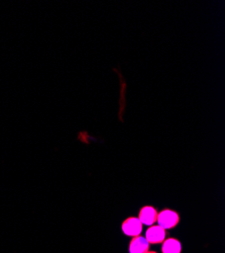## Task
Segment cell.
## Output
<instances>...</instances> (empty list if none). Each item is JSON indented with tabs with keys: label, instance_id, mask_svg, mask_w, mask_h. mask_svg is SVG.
<instances>
[{
	"label": "cell",
	"instance_id": "obj_3",
	"mask_svg": "<svg viewBox=\"0 0 225 253\" xmlns=\"http://www.w3.org/2000/svg\"><path fill=\"white\" fill-rule=\"evenodd\" d=\"M166 230L159 225L151 226L147 232L145 238L150 244H161L166 239Z\"/></svg>",
	"mask_w": 225,
	"mask_h": 253
},
{
	"label": "cell",
	"instance_id": "obj_5",
	"mask_svg": "<svg viewBox=\"0 0 225 253\" xmlns=\"http://www.w3.org/2000/svg\"><path fill=\"white\" fill-rule=\"evenodd\" d=\"M129 253H147L150 251V243L140 235L132 237L129 246Z\"/></svg>",
	"mask_w": 225,
	"mask_h": 253
},
{
	"label": "cell",
	"instance_id": "obj_2",
	"mask_svg": "<svg viewBox=\"0 0 225 253\" xmlns=\"http://www.w3.org/2000/svg\"><path fill=\"white\" fill-rule=\"evenodd\" d=\"M121 230L127 236L135 237L140 235L142 231V224L136 217H129L122 222Z\"/></svg>",
	"mask_w": 225,
	"mask_h": 253
},
{
	"label": "cell",
	"instance_id": "obj_6",
	"mask_svg": "<svg viewBox=\"0 0 225 253\" xmlns=\"http://www.w3.org/2000/svg\"><path fill=\"white\" fill-rule=\"evenodd\" d=\"M182 244L176 238H168L162 242L161 253H181Z\"/></svg>",
	"mask_w": 225,
	"mask_h": 253
},
{
	"label": "cell",
	"instance_id": "obj_7",
	"mask_svg": "<svg viewBox=\"0 0 225 253\" xmlns=\"http://www.w3.org/2000/svg\"><path fill=\"white\" fill-rule=\"evenodd\" d=\"M147 253H157V252L156 251H148Z\"/></svg>",
	"mask_w": 225,
	"mask_h": 253
},
{
	"label": "cell",
	"instance_id": "obj_4",
	"mask_svg": "<svg viewBox=\"0 0 225 253\" xmlns=\"http://www.w3.org/2000/svg\"><path fill=\"white\" fill-rule=\"evenodd\" d=\"M157 218L158 211L156 208L152 206H145L140 209L138 214V220L142 225L153 226L157 222Z\"/></svg>",
	"mask_w": 225,
	"mask_h": 253
},
{
	"label": "cell",
	"instance_id": "obj_1",
	"mask_svg": "<svg viewBox=\"0 0 225 253\" xmlns=\"http://www.w3.org/2000/svg\"><path fill=\"white\" fill-rule=\"evenodd\" d=\"M157 222L159 226L163 228L165 230L175 228L180 222V215L171 209H165L158 213Z\"/></svg>",
	"mask_w": 225,
	"mask_h": 253
}]
</instances>
